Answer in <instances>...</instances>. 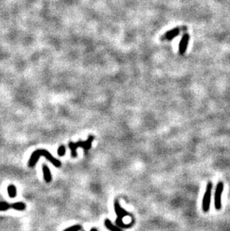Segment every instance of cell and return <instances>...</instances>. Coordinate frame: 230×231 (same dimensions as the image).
I'll return each mask as SVG.
<instances>
[{
	"instance_id": "cell-8",
	"label": "cell",
	"mask_w": 230,
	"mask_h": 231,
	"mask_svg": "<svg viewBox=\"0 0 230 231\" xmlns=\"http://www.w3.org/2000/svg\"><path fill=\"white\" fill-rule=\"evenodd\" d=\"M42 171H43V178L44 180L46 181V182H50L52 181V174L51 171L49 167L46 165H42Z\"/></svg>"
},
{
	"instance_id": "cell-2",
	"label": "cell",
	"mask_w": 230,
	"mask_h": 231,
	"mask_svg": "<svg viewBox=\"0 0 230 231\" xmlns=\"http://www.w3.org/2000/svg\"><path fill=\"white\" fill-rule=\"evenodd\" d=\"M115 210L117 215V220H116V224H117V226H119L123 228H130L131 225L133 224V223H134V221H133L132 222H131L130 224H125L123 222V218H124V217L131 216V215L129 214V213H127L126 211L124 210V209H123V208L120 206V203L117 200H116V201H115Z\"/></svg>"
},
{
	"instance_id": "cell-3",
	"label": "cell",
	"mask_w": 230,
	"mask_h": 231,
	"mask_svg": "<svg viewBox=\"0 0 230 231\" xmlns=\"http://www.w3.org/2000/svg\"><path fill=\"white\" fill-rule=\"evenodd\" d=\"M94 137L93 136H90L86 141H79L76 143L69 142V147L71 151V157L76 158L77 157L76 150L79 147H82L85 151H88L92 146V142L94 141Z\"/></svg>"
},
{
	"instance_id": "cell-11",
	"label": "cell",
	"mask_w": 230,
	"mask_h": 231,
	"mask_svg": "<svg viewBox=\"0 0 230 231\" xmlns=\"http://www.w3.org/2000/svg\"><path fill=\"white\" fill-rule=\"evenodd\" d=\"M9 209H13V203L10 204L5 201H0V211H6Z\"/></svg>"
},
{
	"instance_id": "cell-9",
	"label": "cell",
	"mask_w": 230,
	"mask_h": 231,
	"mask_svg": "<svg viewBox=\"0 0 230 231\" xmlns=\"http://www.w3.org/2000/svg\"><path fill=\"white\" fill-rule=\"evenodd\" d=\"M105 225L106 228H107V229H109V230L111 231H123L120 228H118V227L115 226V225L112 224L111 221H110L109 219H106L105 221Z\"/></svg>"
},
{
	"instance_id": "cell-1",
	"label": "cell",
	"mask_w": 230,
	"mask_h": 231,
	"mask_svg": "<svg viewBox=\"0 0 230 231\" xmlns=\"http://www.w3.org/2000/svg\"><path fill=\"white\" fill-rule=\"evenodd\" d=\"M40 157H45L48 161H49L50 162L54 165V166H55L57 167H61V162H60L59 159H55V157H53V155H52L49 151H47L46 150H44V149L37 150V151H34V153L32 154V156H31L29 158L28 166H29L30 167H34Z\"/></svg>"
},
{
	"instance_id": "cell-12",
	"label": "cell",
	"mask_w": 230,
	"mask_h": 231,
	"mask_svg": "<svg viewBox=\"0 0 230 231\" xmlns=\"http://www.w3.org/2000/svg\"><path fill=\"white\" fill-rule=\"evenodd\" d=\"M82 229V226L81 225L76 224V225H73V226L69 227V228L65 229L64 231H79Z\"/></svg>"
},
{
	"instance_id": "cell-6",
	"label": "cell",
	"mask_w": 230,
	"mask_h": 231,
	"mask_svg": "<svg viewBox=\"0 0 230 231\" xmlns=\"http://www.w3.org/2000/svg\"><path fill=\"white\" fill-rule=\"evenodd\" d=\"M189 40H190V35L187 33H185L182 36L179 44V55H182L185 53L187 50V46H188Z\"/></svg>"
},
{
	"instance_id": "cell-5",
	"label": "cell",
	"mask_w": 230,
	"mask_h": 231,
	"mask_svg": "<svg viewBox=\"0 0 230 231\" xmlns=\"http://www.w3.org/2000/svg\"><path fill=\"white\" fill-rule=\"evenodd\" d=\"M224 183L223 182H219L216 186L214 192V207L217 210L221 209V195L223 192Z\"/></svg>"
},
{
	"instance_id": "cell-14",
	"label": "cell",
	"mask_w": 230,
	"mask_h": 231,
	"mask_svg": "<svg viewBox=\"0 0 230 231\" xmlns=\"http://www.w3.org/2000/svg\"><path fill=\"white\" fill-rule=\"evenodd\" d=\"M90 231H98V230H96V228H92V229H90Z\"/></svg>"
},
{
	"instance_id": "cell-4",
	"label": "cell",
	"mask_w": 230,
	"mask_h": 231,
	"mask_svg": "<svg viewBox=\"0 0 230 231\" xmlns=\"http://www.w3.org/2000/svg\"><path fill=\"white\" fill-rule=\"evenodd\" d=\"M212 188H213V184L212 182H209L206 186V192H205L203 198H202V208L204 213H208L210 209L211 204V198H212Z\"/></svg>"
},
{
	"instance_id": "cell-13",
	"label": "cell",
	"mask_w": 230,
	"mask_h": 231,
	"mask_svg": "<svg viewBox=\"0 0 230 231\" xmlns=\"http://www.w3.org/2000/svg\"><path fill=\"white\" fill-rule=\"evenodd\" d=\"M66 153V148L64 145H61L58 149V154L59 157H63Z\"/></svg>"
},
{
	"instance_id": "cell-10",
	"label": "cell",
	"mask_w": 230,
	"mask_h": 231,
	"mask_svg": "<svg viewBox=\"0 0 230 231\" xmlns=\"http://www.w3.org/2000/svg\"><path fill=\"white\" fill-rule=\"evenodd\" d=\"M8 193L9 197L11 198H15L17 196V188L13 185H9L7 188Z\"/></svg>"
},
{
	"instance_id": "cell-7",
	"label": "cell",
	"mask_w": 230,
	"mask_h": 231,
	"mask_svg": "<svg viewBox=\"0 0 230 231\" xmlns=\"http://www.w3.org/2000/svg\"><path fill=\"white\" fill-rule=\"evenodd\" d=\"M181 28H179V27H176V28H173V29L167 31L165 34H164L163 36V40H171L173 38L177 37L181 32Z\"/></svg>"
}]
</instances>
